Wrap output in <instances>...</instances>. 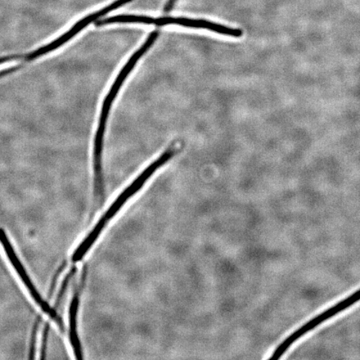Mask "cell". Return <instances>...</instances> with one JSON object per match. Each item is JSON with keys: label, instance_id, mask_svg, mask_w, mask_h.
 Instances as JSON below:
<instances>
[{"label": "cell", "instance_id": "1", "mask_svg": "<svg viewBox=\"0 0 360 360\" xmlns=\"http://www.w3.org/2000/svg\"><path fill=\"white\" fill-rule=\"evenodd\" d=\"M158 37H159V32L158 31L152 32L142 46L129 58L127 64L120 71L118 77L115 79V82L112 85L109 94H108L105 101L103 103L100 122H98L96 139H94V198H96L97 205H101L103 198L102 152L103 136H105L107 120L109 118L112 103L115 101L117 94H118L121 86H122L124 80L128 77L130 72L133 70L138 61L141 60L143 56L151 48L152 45L155 44Z\"/></svg>", "mask_w": 360, "mask_h": 360}, {"label": "cell", "instance_id": "7", "mask_svg": "<svg viewBox=\"0 0 360 360\" xmlns=\"http://www.w3.org/2000/svg\"><path fill=\"white\" fill-rule=\"evenodd\" d=\"M177 0H169V2L166 4V6L165 7V11L169 12L171 10H172L174 4L176 3Z\"/></svg>", "mask_w": 360, "mask_h": 360}, {"label": "cell", "instance_id": "6", "mask_svg": "<svg viewBox=\"0 0 360 360\" xmlns=\"http://www.w3.org/2000/svg\"><path fill=\"white\" fill-rule=\"evenodd\" d=\"M86 268H84L82 277L72 296L69 309V337L76 359H83L82 345L78 332V314L79 309L80 296L84 288L85 278H86Z\"/></svg>", "mask_w": 360, "mask_h": 360}, {"label": "cell", "instance_id": "2", "mask_svg": "<svg viewBox=\"0 0 360 360\" xmlns=\"http://www.w3.org/2000/svg\"><path fill=\"white\" fill-rule=\"evenodd\" d=\"M173 155L174 152L172 150L165 152L159 159L148 166L146 169L143 170L142 174L117 197L115 201L112 202L110 208L105 211V214L98 219V221L94 225L91 231H89V235L85 237L79 246L76 248L73 255H72V263H79L85 257V255L88 254V252L91 249L92 246L96 244L98 237L101 236L103 229L109 224L111 219L118 214L119 211L123 208V206L129 199H131L135 193L141 190L142 187L145 186V184L147 182V180L156 172V170L160 169L162 165L167 163Z\"/></svg>", "mask_w": 360, "mask_h": 360}, {"label": "cell", "instance_id": "3", "mask_svg": "<svg viewBox=\"0 0 360 360\" xmlns=\"http://www.w3.org/2000/svg\"><path fill=\"white\" fill-rule=\"evenodd\" d=\"M0 244H1L4 253L7 256L8 261L12 265L13 269L15 270L18 276L20 278L22 285H25L26 290L29 291L31 298L33 299L35 304L39 306V308L42 311L47 314L49 318L55 321L58 326L60 327V330H64V322H63L61 317L58 314L57 308L48 302L43 298V296L38 291L37 288L34 285V283L31 280L28 272L22 264L21 260L18 257L15 248L13 247L10 238H8L4 229H0Z\"/></svg>", "mask_w": 360, "mask_h": 360}, {"label": "cell", "instance_id": "4", "mask_svg": "<svg viewBox=\"0 0 360 360\" xmlns=\"http://www.w3.org/2000/svg\"><path fill=\"white\" fill-rule=\"evenodd\" d=\"M131 1L132 0H116L115 2L110 4V6L102 8L101 11H98L96 13H91V15L84 17V19L76 22V24L72 27L68 32L60 36V38L56 39L55 41L49 43L47 45H44V46L30 53L28 56H25V60L33 61L35 58L44 56L47 55L49 53L56 51V49L60 48L63 44H65L72 38L75 37V36L79 34L80 31H82L85 27H87L90 24H92V22L101 19V18L106 15L107 13L118 10L120 7L124 6V4H127Z\"/></svg>", "mask_w": 360, "mask_h": 360}, {"label": "cell", "instance_id": "5", "mask_svg": "<svg viewBox=\"0 0 360 360\" xmlns=\"http://www.w3.org/2000/svg\"><path fill=\"white\" fill-rule=\"evenodd\" d=\"M155 25L157 26H164L168 25H177L188 28L205 29L214 32L231 36V37L240 38L243 35V31L238 29H232L221 25L215 24V22L204 20H192L187 18H173L163 17L155 19Z\"/></svg>", "mask_w": 360, "mask_h": 360}]
</instances>
